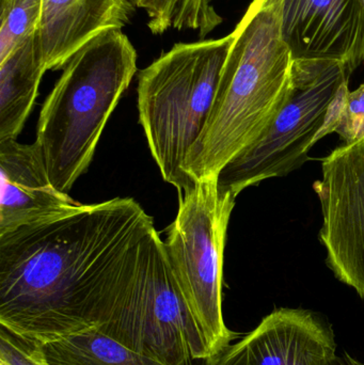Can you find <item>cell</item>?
I'll return each instance as SVG.
<instances>
[{"mask_svg":"<svg viewBox=\"0 0 364 365\" xmlns=\"http://www.w3.org/2000/svg\"><path fill=\"white\" fill-rule=\"evenodd\" d=\"M43 0H0V61L40 27Z\"/></svg>","mask_w":364,"mask_h":365,"instance_id":"obj_16","label":"cell"},{"mask_svg":"<svg viewBox=\"0 0 364 365\" xmlns=\"http://www.w3.org/2000/svg\"><path fill=\"white\" fill-rule=\"evenodd\" d=\"M324 365H364V362L353 357L352 355L348 353L341 354V355H336L333 359L329 360L326 364Z\"/></svg>","mask_w":364,"mask_h":365,"instance_id":"obj_20","label":"cell"},{"mask_svg":"<svg viewBox=\"0 0 364 365\" xmlns=\"http://www.w3.org/2000/svg\"><path fill=\"white\" fill-rule=\"evenodd\" d=\"M350 76L338 60L294 59L286 105L266 135L220 171L218 188L237 197L248 187L286 177L303 166L316 145L331 101Z\"/></svg>","mask_w":364,"mask_h":365,"instance_id":"obj_7","label":"cell"},{"mask_svg":"<svg viewBox=\"0 0 364 365\" xmlns=\"http://www.w3.org/2000/svg\"><path fill=\"white\" fill-rule=\"evenodd\" d=\"M0 362L6 365H49L43 347L0 329Z\"/></svg>","mask_w":364,"mask_h":365,"instance_id":"obj_17","label":"cell"},{"mask_svg":"<svg viewBox=\"0 0 364 365\" xmlns=\"http://www.w3.org/2000/svg\"><path fill=\"white\" fill-rule=\"evenodd\" d=\"M350 81L342 83L341 87L336 93L335 98L331 101L328 109H327L326 117H325L324 124L321 128L318 134L316 137V143L322 140L328 135L337 132L341 122L342 115H343L344 107H345L346 98H348V92L350 91L348 87Z\"/></svg>","mask_w":364,"mask_h":365,"instance_id":"obj_19","label":"cell"},{"mask_svg":"<svg viewBox=\"0 0 364 365\" xmlns=\"http://www.w3.org/2000/svg\"><path fill=\"white\" fill-rule=\"evenodd\" d=\"M336 134L345 145L364 138V81L355 91H350L341 122Z\"/></svg>","mask_w":364,"mask_h":365,"instance_id":"obj_18","label":"cell"},{"mask_svg":"<svg viewBox=\"0 0 364 365\" xmlns=\"http://www.w3.org/2000/svg\"><path fill=\"white\" fill-rule=\"evenodd\" d=\"M0 235L81 205L56 188L34 145L0 141Z\"/></svg>","mask_w":364,"mask_h":365,"instance_id":"obj_11","label":"cell"},{"mask_svg":"<svg viewBox=\"0 0 364 365\" xmlns=\"http://www.w3.org/2000/svg\"><path fill=\"white\" fill-rule=\"evenodd\" d=\"M0 365H6V364H1V362H0Z\"/></svg>","mask_w":364,"mask_h":365,"instance_id":"obj_21","label":"cell"},{"mask_svg":"<svg viewBox=\"0 0 364 365\" xmlns=\"http://www.w3.org/2000/svg\"><path fill=\"white\" fill-rule=\"evenodd\" d=\"M137 72V51L122 30L102 32L63 68L38 122V148L49 179L68 193L88 170L103 130Z\"/></svg>","mask_w":364,"mask_h":365,"instance_id":"obj_3","label":"cell"},{"mask_svg":"<svg viewBox=\"0 0 364 365\" xmlns=\"http://www.w3.org/2000/svg\"><path fill=\"white\" fill-rule=\"evenodd\" d=\"M213 0H123L132 11L143 10L153 34L168 30H194L205 38L222 23Z\"/></svg>","mask_w":364,"mask_h":365,"instance_id":"obj_15","label":"cell"},{"mask_svg":"<svg viewBox=\"0 0 364 365\" xmlns=\"http://www.w3.org/2000/svg\"><path fill=\"white\" fill-rule=\"evenodd\" d=\"M156 232L115 197L0 235V326L41 346L100 329Z\"/></svg>","mask_w":364,"mask_h":365,"instance_id":"obj_1","label":"cell"},{"mask_svg":"<svg viewBox=\"0 0 364 365\" xmlns=\"http://www.w3.org/2000/svg\"><path fill=\"white\" fill-rule=\"evenodd\" d=\"M363 2H364V0H363Z\"/></svg>","mask_w":364,"mask_h":365,"instance_id":"obj_22","label":"cell"},{"mask_svg":"<svg viewBox=\"0 0 364 365\" xmlns=\"http://www.w3.org/2000/svg\"><path fill=\"white\" fill-rule=\"evenodd\" d=\"M313 189L322 208L327 266L364 299V138L327 155Z\"/></svg>","mask_w":364,"mask_h":365,"instance_id":"obj_8","label":"cell"},{"mask_svg":"<svg viewBox=\"0 0 364 365\" xmlns=\"http://www.w3.org/2000/svg\"><path fill=\"white\" fill-rule=\"evenodd\" d=\"M281 36L294 59L364 66L363 0H282Z\"/></svg>","mask_w":364,"mask_h":365,"instance_id":"obj_10","label":"cell"},{"mask_svg":"<svg viewBox=\"0 0 364 365\" xmlns=\"http://www.w3.org/2000/svg\"><path fill=\"white\" fill-rule=\"evenodd\" d=\"M45 72L38 31L0 61V141L21 134Z\"/></svg>","mask_w":364,"mask_h":365,"instance_id":"obj_13","label":"cell"},{"mask_svg":"<svg viewBox=\"0 0 364 365\" xmlns=\"http://www.w3.org/2000/svg\"><path fill=\"white\" fill-rule=\"evenodd\" d=\"M98 331L165 365L211 360L158 232L134 280Z\"/></svg>","mask_w":364,"mask_h":365,"instance_id":"obj_6","label":"cell"},{"mask_svg":"<svg viewBox=\"0 0 364 365\" xmlns=\"http://www.w3.org/2000/svg\"><path fill=\"white\" fill-rule=\"evenodd\" d=\"M123 0H43L38 27L45 68L59 70L92 38L130 21Z\"/></svg>","mask_w":364,"mask_h":365,"instance_id":"obj_12","label":"cell"},{"mask_svg":"<svg viewBox=\"0 0 364 365\" xmlns=\"http://www.w3.org/2000/svg\"><path fill=\"white\" fill-rule=\"evenodd\" d=\"M233 34L179 43L139 73V121L162 179L179 195L196 185L184 170L211 113Z\"/></svg>","mask_w":364,"mask_h":365,"instance_id":"obj_4","label":"cell"},{"mask_svg":"<svg viewBox=\"0 0 364 365\" xmlns=\"http://www.w3.org/2000/svg\"><path fill=\"white\" fill-rule=\"evenodd\" d=\"M42 347L49 365H165L98 330L66 336Z\"/></svg>","mask_w":364,"mask_h":365,"instance_id":"obj_14","label":"cell"},{"mask_svg":"<svg viewBox=\"0 0 364 365\" xmlns=\"http://www.w3.org/2000/svg\"><path fill=\"white\" fill-rule=\"evenodd\" d=\"M236 195L207 178L180 195L177 217L168 230L165 251L211 359L237 338L222 312L227 232Z\"/></svg>","mask_w":364,"mask_h":365,"instance_id":"obj_5","label":"cell"},{"mask_svg":"<svg viewBox=\"0 0 364 365\" xmlns=\"http://www.w3.org/2000/svg\"><path fill=\"white\" fill-rule=\"evenodd\" d=\"M336 355L335 334L324 317L279 308L205 365H324Z\"/></svg>","mask_w":364,"mask_h":365,"instance_id":"obj_9","label":"cell"},{"mask_svg":"<svg viewBox=\"0 0 364 365\" xmlns=\"http://www.w3.org/2000/svg\"><path fill=\"white\" fill-rule=\"evenodd\" d=\"M282 0H252L236 28L209 119L186 158L194 182L217 178L266 135L292 88V53L281 36Z\"/></svg>","mask_w":364,"mask_h":365,"instance_id":"obj_2","label":"cell"}]
</instances>
